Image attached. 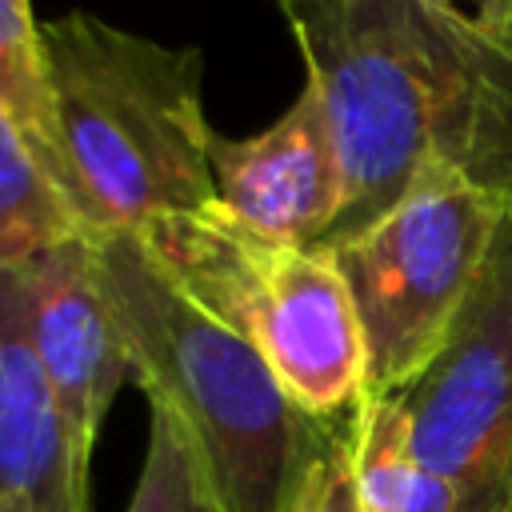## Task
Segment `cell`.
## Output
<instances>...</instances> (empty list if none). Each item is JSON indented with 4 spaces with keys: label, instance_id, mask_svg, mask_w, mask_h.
<instances>
[{
    "label": "cell",
    "instance_id": "4fadbf2b",
    "mask_svg": "<svg viewBox=\"0 0 512 512\" xmlns=\"http://www.w3.org/2000/svg\"><path fill=\"white\" fill-rule=\"evenodd\" d=\"M128 512H212L192 448L172 424V416H164L160 408H152L148 416V448Z\"/></svg>",
    "mask_w": 512,
    "mask_h": 512
},
{
    "label": "cell",
    "instance_id": "7a4b0ae2",
    "mask_svg": "<svg viewBox=\"0 0 512 512\" xmlns=\"http://www.w3.org/2000/svg\"><path fill=\"white\" fill-rule=\"evenodd\" d=\"M88 240L132 380L188 440L208 508L288 512L336 428L300 412L260 348L200 308L136 236Z\"/></svg>",
    "mask_w": 512,
    "mask_h": 512
},
{
    "label": "cell",
    "instance_id": "ba28073f",
    "mask_svg": "<svg viewBox=\"0 0 512 512\" xmlns=\"http://www.w3.org/2000/svg\"><path fill=\"white\" fill-rule=\"evenodd\" d=\"M36 360L68 416L80 452L92 460L104 416L132 380L128 348L108 308L88 236L52 244L16 264Z\"/></svg>",
    "mask_w": 512,
    "mask_h": 512
},
{
    "label": "cell",
    "instance_id": "8fae6325",
    "mask_svg": "<svg viewBox=\"0 0 512 512\" xmlns=\"http://www.w3.org/2000/svg\"><path fill=\"white\" fill-rule=\"evenodd\" d=\"M348 484L360 512H404L416 456L408 440V416L396 392L364 396L344 424Z\"/></svg>",
    "mask_w": 512,
    "mask_h": 512
},
{
    "label": "cell",
    "instance_id": "9c48e42d",
    "mask_svg": "<svg viewBox=\"0 0 512 512\" xmlns=\"http://www.w3.org/2000/svg\"><path fill=\"white\" fill-rule=\"evenodd\" d=\"M88 464L36 360L20 276L0 268V512H88Z\"/></svg>",
    "mask_w": 512,
    "mask_h": 512
},
{
    "label": "cell",
    "instance_id": "6da1fadb",
    "mask_svg": "<svg viewBox=\"0 0 512 512\" xmlns=\"http://www.w3.org/2000/svg\"><path fill=\"white\" fill-rule=\"evenodd\" d=\"M340 164L332 248L432 172L512 204V36L440 0H276Z\"/></svg>",
    "mask_w": 512,
    "mask_h": 512
},
{
    "label": "cell",
    "instance_id": "52a82bcc",
    "mask_svg": "<svg viewBox=\"0 0 512 512\" xmlns=\"http://www.w3.org/2000/svg\"><path fill=\"white\" fill-rule=\"evenodd\" d=\"M208 164L220 208L252 236L280 248H320L344 212V164L316 84L256 136L212 128Z\"/></svg>",
    "mask_w": 512,
    "mask_h": 512
},
{
    "label": "cell",
    "instance_id": "30bf717a",
    "mask_svg": "<svg viewBox=\"0 0 512 512\" xmlns=\"http://www.w3.org/2000/svg\"><path fill=\"white\" fill-rule=\"evenodd\" d=\"M72 236H84V228L68 196L20 124L0 112V268H16Z\"/></svg>",
    "mask_w": 512,
    "mask_h": 512
},
{
    "label": "cell",
    "instance_id": "2e32d148",
    "mask_svg": "<svg viewBox=\"0 0 512 512\" xmlns=\"http://www.w3.org/2000/svg\"><path fill=\"white\" fill-rule=\"evenodd\" d=\"M328 512H360L352 500V484H348V456H344V432L336 440L332 452V484H328Z\"/></svg>",
    "mask_w": 512,
    "mask_h": 512
},
{
    "label": "cell",
    "instance_id": "7c38bea8",
    "mask_svg": "<svg viewBox=\"0 0 512 512\" xmlns=\"http://www.w3.org/2000/svg\"><path fill=\"white\" fill-rule=\"evenodd\" d=\"M40 28L44 24H36L32 0H0V112L20 124V132L56 180L52 92Z\"/></svg>",
    "mask_w": 512,
    "mask_h": 512
},
{
    "label": "cell",
    "instance_id": "9a60e30c",
    "mask_svg": "<svg viewBox=\"0 0 512 512\" xmlns=\"http://www.w3.org/2000/svg\"><path fill=\"white\" fill-rule=\"evenodd\" d=\"M440 4H448V8H456L464 16H472V20H480L492 32L512 36V0H440Z\"/></svg>",
    "mask_w": 512,
    "mask_h": 512
},
{
    "label": "cell",
    "instance_id": "5bb4252c",
    "mask_svg": "<svg viewBox=\"0 0 512 512\" xmlns=\"http://www.w3.org/2000/svg\"><path fill=\"white\" fill-rule=\"evenodd\" d=\"M336 440H340V432H336ZM336 440L312 460V468L304 472V480H300L288 512H328V484H332V452H336Z\"/></svg>",
    "mask_w": 512,
    "mask_h": 512
},
{
    "label": "cell",
    "instance_id": "277c9868",
    "mask_svg": "<svg viewBox=\"0 0 512 512\" xmlns=\"http://www.w3.org/2000/svg\"><path fill=\"white\" fill-rule=\"evenodd\" d=\"M512 204L432 172L364 232L320 248L340 268L368 352V396L408 388L444 344Z\"/></svg>",
    "mask_w": 512,
    "mask_h": 512
},
{
    "label": "cell",
    "instance_id": "8992f818",
    "mask_svg": "<svg viewBox=\"0 0 512 512\" xmlns=\"http://www.w3.org/2000/svg\"><path fill=\"white\" fill-rule=\"evenodd\" d=\"M292 404L312 420L336 424L368 396V352L352 292L320 248L268 244L240 324Z\"/></svg>",
    "mask_w": 512,
    "mask_h": 512
},
{
    "label": "cell",
    "instance_id": "5b68a950",
    "mask_svg": "<svg viewBox=\"0 0 512 512\" xmlns=\"http://www.w3.org/2000/svg\"><path fill=\"white\" fill-rule=\"evenodd\" d=\"M396 396L416 464L464 512H512V212L444 344Z\"/></svg>",
    "mask_w": 512,
    "mask_h": 512
},
{
    "label": "cell",
    "instance_id": "3957f363",
    "mask_svg": "<svg viewBox=\"0 0 512 512\" xmlns=\"http://www.w3.org/2000/svg\"><path fill=\"white\" fill-rule=\"evenodd\" d=\"M40 32L56 184L84 236H140L220 204L200 48L160 44L92 12H64Z\"/></svg>",
    "mask_w": 512,
    "mask_h": 512
}]
</instances>
